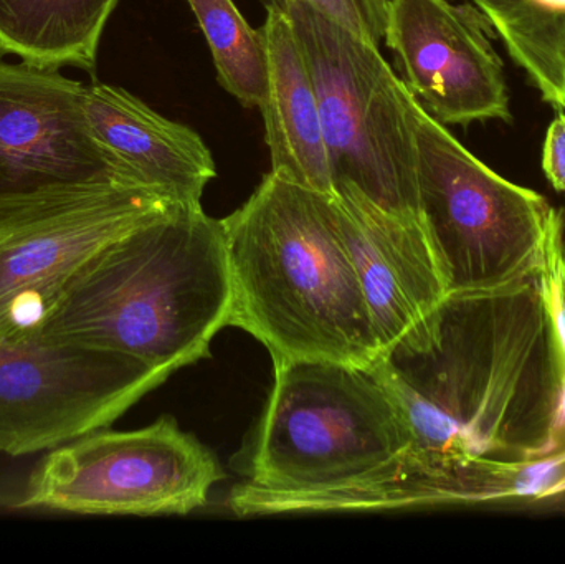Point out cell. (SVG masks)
<instances>
[{
	"instance_id": "obj_6",
	"label": "cell",
	"mask_w": 565,
	"mask_h": 564,
	"mask_svg": "<svg viewBox=\"0 0 565 564\" xmlns=\"http://www.w3.org/2000/svg\"><path fill=\"white\" fill-rule=\"evenodd\" d=\"M414 121L422 219L450 295L540 274L557 209L488 168L418 102Z\"/></svg>"
},
{
	"instance_id": "obj_20",
	"label": "cell",
	"mask_w": 565,
	"mask_h": 564,
	"mask_svg": "<svg viewBox=\"0 0 565 564\" xmlns=\"http://www.w3.org/2000/svg\"><path fill=\"white\" fill-rule=\"evenodd\" d=\"M543 169L556 191L565 192V111L559 109L551 121L543 146Z\"/></svg>"
},
{
	"instance_id": "obj_9",
	"label": "cell",
	"mask_w": 565,
	"mask_h": 564,
	"mask_svg": "<svg viewBox=\"0 0 565 564\" xmlns=\"http://www.w3.org/2000/svg\"><path fill=\"white\" fill-rule=\"evenodd\" d=\"M168 377L136 358L39 334L0 348V453L29 456L106 429Z\"/></svg>"
},
{
	"instance_id": "obj_4",
	"label": "cell",
	"mask_w": 565,
	"mask_h": 564,
	"mask_svg": "<svg viewBox=\"0 0 565 564\" xmlns=\"http://www.w3.org/2000/svg\"><path fill=\"white\" fill-rule=\"evenodd\" d=\"M282 12L291 20L315 86L334 192L354 189L387 214L424 225L415 142L417 99L379 46L306 0H288Z\"/></svg>"
},
{
	"instance_id": "obj_18",
	"label": "cell",
	"mask_w": 565,
	"mask_h": 564,
	"mask_svg": "<svg viewBox=\"0 0 565 564\" xmlns=\"http://www.w3.org/2000/svg\"><path fill=\"white\" fill-rule=\"evenodd\" d=\"M544 304L553 327L554 341L563 364V386H561L559 409H557L556 436L565 440V241L564 215L556 211L546 247H544L543 267L540 270Z\"/></svg>"
},
{
	"instance_id": "obj_3",
	"label": "cell",
	"mask_w": 565,
	"mask_h": 564,
	"mask_svg": "<svg viewBox=\"0 0 565 564\" xmlns=\"http://www.w3.org/2000/svg\"><path fill=\"white\" fill-rule=\"evenodd\" d=\"M231 310L222 219L175 204L96 254L39 337L115 351L171 376L209 357Z\"/></svg>"
},
{
	"instance_id": "obj_7",
	"label": "cell",
	"mask_w": 565,
	"mask_h": 564,
	"mask_svg": "<svg viewBox=\"0 0 565 564\" xmlns=\"http://www.w3.org/2000/svg\"><path fill=\"white\" fill-rule=\"evenodd\" d=\"M175 204L154 189L122 182L0 195V348L39 334L96 254Z\"/></svg>"
},
{
	"instance_id": "obj_11",
	"label": "cell",
	"mask_w": 565,
	"mask_h": 564,
	"mask_svg": "<svg viewBox=\"0 0 565 564\" xmlns=\"http://www.w3.org/2000/svg\"><path fill=\"white\" fill-rule=\"evenodd\" d=\"M83 89L58 68L0 56V195L76 182L141 185L93 136Z\"/></svg>"
},
{
	"instance_id": "obj_15",
	"label": "cell",
	"mask_w": 565,
	"mask_h": 564,
	"mask_svg": "<svg viewBox=\"0 0 565 564\" xmlns=\"http://www.w3.org/2000/svg\"><path fill=\"white\" fill-rule=\"evenodd\" d=\"M119 0H0V56L95 75L99 42Z\"/></svg>"
},
{
	"instance_id": "obj_14",
	"label": "cell",
	"mask_w": 565,
	"mask_h": 564,
	"mask_svg": "<svg viewBox=\"0 0 565 564\" xmlns=\"http://www.w3.org/2000/svg\"><path fill=\"white\" fill-rule=\"evenodd\" d=\"M268 89L260 111L274 174L335 198L315 86L288 13L267 9L260 29Z\"/></svg>"
},
{
	"instance_id": "obj_16",
	"label": "cell",
	"mask_w": 565,
	"mask_h": 564,
	"mask_svg": "<svg viewBox=\"0 0 565 564\" xmlns=\"http://www.w3.org/2000/svg\"><path fill=\"white\" fill-rule=\"evenodd\" d=\"M527 73L544 102L565 111V0H470Z\"/></svg>"
},
{
	"instance_id": "obj_19",
	"label": "cell",
	"mask_w": 565,
	"mask_h": 564,
	"mask_svg": "<svg viewBox=\"0 0 565 564\" xmlns=\"http://www.w3.org/2000/svg\"><path fill=\"white\" fill-rule=\"evenodd\" d=\"M265 9L285 10L288 0H260ZM309 6L351 30L372 45H381L387 23L388 0H306Z\"/></svg>"
},
{
	"instance_id": "obj_8",
	"label": "cell",
	"mask_w": 565,
	"mask_h": 564,
	"mask_svg": "<svg viewBox=\"0 0 565 564\" xmlns=\"http://www.w3.org/2000/svg\"><path fill=\"white\" fill-rule=\"evenodd\" d=\"M214 454L171 417L135 430L99 429L50 450L17 509L78 515H188L221 482Z\"/></svg>"
},
{
	"instance_id": "obj_12",
	"label": "cell",
	"mask_w": 565,
	"mask_h": 564,
	"mask_svg": "<svg viewBox=\"0 0 565 564\" xmlns=\"http://www.w3.org/2000/svg\"><path fill=\"white\" fill-rule=\"evenodd\" d=\"M334 201L382 353L425 343L450 287L424 225L387 214L351 188Z\"/></svg>"
},
{
	"instance_id": "obj_13",
	"label": "cell",
	"mask_w": 565,
	"mask_h": 564,
	"mask_svg": "<svg viewBox=\"0 0 565 564\" xmlns=\"http://www.w3.org/2000/svg\"><path fill=\"white\" fill-rule=\"evenodd\" d=\"M83 109L93 136L132 181L181 204H202L217 168L194 129L164 118L125 88L105 83L85 85Z\"/></svg>"
},
{
	"instance_id": "obj_2",
	"label": "cell",
	"mask_w": 565,
	"mask_h": 564,
	"mask_svg": "<svg viewBox=\"0 0 565 564\" xmlns=\"http://www.w3.org/2000/svg\"><path fill=\"white\" fill-rule=\"evenodd\" d=\"M222 224L232 284L228 327L257 338L274 364L371 368L381 358L334 198L270 171Z\"/></svg>"
},
{
	"instance_id": "obj_1",
	"label": "cell",
	"mask_w": 565,
	"mask_h": 564,
	"mask_svg": "<svg viewBox=\"0 0 565 564\" xmlns=\"http://www.w3.org/2000/svg\"><path fill=\"white\" fill-rule=\"evenodd\" d=\"M411 430V453L440 464L534 460L554 443L563 364L540 274L451 294L435 333L372 364Z\"/></svg>"
},
{
	"instance_id": "obj_17",
	"label": "cell",
	"mask_w": 565,
	"mask_h": 564,
	"mask_svg": "<svg viewBox=\"0 0 565 564\" xmlns=\"http://www.w3.org/2000/svg\"><path fill=\"white\" fill-rule=\"evenodd\" d=\"M211 46L217 79L248 108H260L268 89L264 35L252 29L234 0H188Z\"/></svg>"
},
{
	"instance_id": "obj_10",
	"label": "cell",
	"mask_w": 565,
	"mask_h": 564,
	"mask_svg": "<svg viewBox=\"0 0 565 564\" xmlns=\"http://www.w3.org/2000/svg\"><path fill=\"white\" fill-rule=\"evenodd\" d=\"M473 3L388 0L384 40L408 92L441 125L511 121L503 62Z\"/></svg>"
},
{
	"instance_id": "obj_5",
	"label": "cell",
	"mask_w": 565,
	"mask_h": 564,
	"mask_svg": "<svg viewBox=\"0 0 565 564\" xmlns=\"http://www.w3.org/2000/svg\"><path fill=\"white\" fill-rule=\"evenodd\" d=\"M401 409L372 368L275 364L250 477L270 492H312L361 479L411 447Z\"/></svg>"
}]
</instances>
